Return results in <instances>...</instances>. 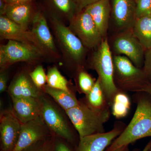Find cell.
<instances>
[{
    "label": "cell",
    "instance_id": "1",
    "mask_svg": "<svg viewBox=\"0 0 151 151\" xmlns=\"http://www.w3.org/2000/svg\"><path fill=\"white\" fill-rule=\"evenodd\" d=\"M49 21L63 65L72 70L74 75L78 70L84 68L89 50L65 23L52 17H49Z\"/></svg>",
    "mask_w": 151,
    "mask_h": 151
},
{
    "label": "cell",
    "instance_id": "2",
    "mask_svg": "<svg viewBox=\"0 0 151 151\" xmlns=\"http://www.w3.org/2000/svg\"><path fill=\"white\" fill-rule=\"evenodd\" d=\"M139 93L137 109L131 122L105 151H113L138 140L151 137V95Z\"/></svg>",
    "mask_w": 151,
    "mask_h": 151
},
{
    "label": "cell",
    "instance_id": "3",
    "mask_svg": "<svg viewBox=\"0 0 151 151\" xmlns=\"http://www.w3.org/2000/svg\"><path fill=\"white\" fill-rule=\"evenodd\" d=\"M79 138L105 132L104 124L110 118L109 108H93L85 99L79 100L78 105L65 111Z\"/></svg>",
    "mask_w": 151,
    "mask_h": 151
},
{
    "label": "cell",
    "instance_id": "4",
    "mask_svg": "<svg viewBox=\"0 0 151 151\" xmlns=\"http://www.w3.org/2000/svg\"><path fill=\"white\" fill-rule=\"evenodd\" d=\"M94 50L88 66L97 72L106 100L111 106L114 96L120 89L114 81L113 56L107 37Z\"/></svg>",
    "mask_w": 151,
    "mask_h": 151
},
{
    "label": "cell",
    "instance_id": "5",
    "mask_svg": "<svg viewBox=\"0 0 151 151\" xmlns=\"http://www.w3.org/2000/svg\"><path fill=\"white\" fill-rule=\"evenodd\" d=\"M41 105L40 116L50 132L57 137L73 144L75 135L72 124L66 112L55 103L47 94L40 97Z\"/></svg>",
    "mask_w": 151,
    "mask_h": 151
},
{
    "label": "cell",
    "instance_id": "6",
    "mask_svg": "<svg viewBox=\"0 0 151 151\" xmlns=\"http://www.w3.org/2000/svg\"><path fill=\"white\" fill-rule=\"evenodd\" d=\"M44 60L46 59L39 50L27 44L9 40L6 44L0 45L1 70L9 69L17 63L36 65Z\"/></svg>",
    "mask_w": 151,
    "mask_h": 151
},
{
    "label": "cell",
    "instance_id": "7",
    "mask_svg": "<svg viewBox=\"0 0 151 151\" xmlns=\"http://www.w3.org/2000/svg\"><path fill=\"white\" fill-rule=\"evenodd\" d=\"M68 27L89 50L97 48L104 39L85 9L76 14Z\"/></svg>",
    "mask_w": 151,
    "mask_h": 151
},
{
    "label": "cell",
    "instance_id": "8",
    "mask_svg": "<svg viewBox=\"0 0 151 151\" xmlns=\"http://www.w3.org/2000/svg\"><path fill=\"white\" fill-rule=\"evenodd\" d=\"M114 81L119 89L129 91L136 85L147 79L142 68L136 66L127 57L113 56Z\"/></svg>",
    "mask_w": 151,
    "mask_h": 151
},
{
    "label": "cell",
    "instance_id": "9",
    "mask_svg": "<svg viewBox=\"0 0 151 151\" xmlns=\"http://www.w3.org/2000/svg\"><path fill=\"white\" fill-rule=\"evenodd\" d=\"M112 46V50L116 55H124L137 67L142 68L145 50L132 29L117 32Z\"/></svg>",
    "mask_w": 151,
    "mask_h": 151
},
{
    "label": "cell",
    "instance_id": "10",
    "mask_svg": "<svg viewBox=\"0 0 151 151\" xmlns=\"http://www.w3.org/2000/svg\"><path fill=\"white\" fill-rule=\"evenodd\" d=\"M31 24V31L40 44L45 59L51 61L61 60V55L57 47L45 14L38 10L34 17Z\"/></svg>",
    "mask_w": 151,
    "mask_h": 151
},
{
    "label": "cell",
    "instance_id": "11",
    "mask_svg": "<svg viewBox=\"0 0 151 151\" xmlns=\"http://www.w3.org/2000/svg\"><path fill=\"white\" fill-rule=\"evenodd\" d=\"M53 134L41 116L22 124L18 139L12 151H23Z\"/></svg>",
    "mask_w": 151,
    "mask_h": 151
},
{
    "label": "cell",
    "instance_id": "12",
    "mask_svg": "<svg viewBox=\"0 0 151 151\" xmlns=\"http://www.w3.org/2000/svg\"><path fill=\"white\" fill-rule=\"evenodd\" d=\"M22 123L12 110L2 111L0 115L1 151H12L18 139Z\"/></svg>",
    "mask_w": 151,
    "mask_h": 151
},
{
    "label": "cell",
    "instance_id": "13",
    "mask_svg": "<svg viewBox=\"0 0 151 151\" xmlns=\"http://www.w3.org/2000/svg\"><path fill=\"white\" fill-rule=\"evenodd\" d=\"M0 39L27 44L36 47L43 54L40 44L31 30L17 24L4 15L0 16Z\"/></svg>",
    "mask_w": 151,
    "mask_h": 151
},
{
    "label": "cell",
    "instance_id": "14",
    "mask_svg": "<svg viewBox=\"0 0 151 151\" xmlns=\"http://www.w3.org/2000/svg\"><path fill=\"white\" fill-rule=\"evenodd\" d=\"M111 14L118 32L132 29L136 21L135 0H112Z\"/></svg>",
    "mask_w": 151,
    "mask_h": 151
},
{
    "label": "cell",
    "instance_id": "15",
    "mask_svg": "<svg viewBox=\"0 0 151 151\" xmlns=\"http://www.w3.org/2000/svg\"><path fill=\"white\" fill-rule=\"evenodd\" d=\"M124 124H115L111 131L79 138L75 151H105L125 129Z\"/></svg>",
    "mask_w": 151,
    "mask_h": 151
},
{
    "label": "cell",
    "instance_id": "16",
    "mask_svg": "<svg viewBox=\"0 0 151 151\" xmlns=\"http://www.w3.org/2000/svg\"><path fill=\"white\" fill-rule=\"evenodd\" d=\"M30 70L24 69L16 74L9 85L7 91L11 97H33L39 98L44 94L37 88L30 76Z\"/></svg>",
    "mask_w": 151,
    "mask_h": 151
},
{
    "label": "cell",
    "instance_id": "17",
    "mask_svg": "<svg viewBox=\"0 0 151 151\" xmlns=\"http://www.w3.org/2000/svg\"><path fill=\"white\" fill-rule=\"evenodd\" d=\"M14 115L22 124L34 120L40 116L39 98L33 97H11Z\"/></svg>",
    "mask_w": 151,
    "mask_h": 151
},
{
    "label": "cell",
    "instance_id": "18",
    "mask_svg": "<svg viewBox=\"0 0 151 151\" xmlns=\"http://www.w3.org/2000/svg\"><path fill=\"white\" fill-rule=\"evenodd\" d=\"M37 11L35 1L8 4L4 16L17 24L29 29Z\"/></svg>",
    "mask_w": 151,
    "mask_h": 151
},
{
    "label": "cell",
    "instance_id": "19",
    "mask_svg": "<svg viewBox=\"0 0 151 151\" xmlns=\"http://www.w3.org/2000/svg\"><path fill=\"white\" fill-rule=\"evenodd\" d=\"M84 9L91 16L103 37H107L111 14L110 0H100Z\"/></svg>",
    "mask_w": 151,
    "mask_h": 151
},
{
    "label": "cell",
    "instance_id": "20",
    "mask_svg": "<svg viewBox=\"0 0 151 151\" xmlns=\"http://www.w3.org/2000/svg\"><path fill=\"white\" fill-rule=\"evenodd\" d=\"M50 17L55 18L65 24L76 14L73 0H45Z\"/></svg>",
    "mask_w": 151,
    "mask_h": 151
},
{
    "label": "cell",
    "instance_id": "21",
    "mask_svg": "<svg viewBox=\"0 0 151 151\" xmlns=\"http://www.w3.org/2000/svg\"><path fill=\"white\" fill-rule=\"evenodd\" d=\"M43 91L65 111L77 106L79 103L72 92L55 89L47 84L43 87Z\"/></svg>",
    "mask_w": 151,
    "mask_h": 151
},
{
    "label": "cell",
    "instance_id": "22",
    "mask_svg": "<svg viewBox=\"0 0 151 151\" xmlns=\"http://www.w3.org/2000/svg\"><path fill=\"white\" fill-rule=\"evenodd\" d=\"M132 29L145 50L151 48V14L136 19Z\"/></svg>",
    "mask_w": 151,
    "mask_h": 151
},
{
    "label": "cell",
    "instance_id": "23",
    "mask_svg": "<svg viewBox=\"0 0 151 151\" xmlns=\"http://www.w3.org/2000/svg\"><path fill=\"white\" fill-rule=\"evenodd\" d=\"M131 105L129 97L125 91L120 89L114 96L111 104L112 114L117 119L124 118L129 113Z\"/></svg>",
    "mask_w": 151,
    "mask_h": 151
},
{
    "label": "cell",
    "instance_id": "24",
    "mask_svg": "<svg viewBox=\"0 0 151 151\" xmlns=\"http://www.w3.org/2000/svg\"><path fill=\"white\" fill-rule=\"evenodd\" d=\"M85 100L91 107L97 109L109 108L105 93L98 78L91 91L86 95Z\"/></svg>",
    "mask_w": 151,
    "mask_h": 151
},
{
    "label": "cell",
    "instance_id": "25",
    "mask_svg": "<svg viewBox=\"0 0 151 151\" xmlns=\"http://www.w3.org/2000/svg\"><path fill=\"white\" fill-rule=\"evenodd\" d=\"M47 85L55 89L72 92L69 83L66 78L60 72L56 66L50 67L47 73Z\"/></svg>",
    "mask_w": 151,
    "mask_h": 151
},
{
    "label": "cell",
    "instance_id": "26",
    "mask_svg": "<svg viewBox=\"0 0 151 151\" xmlns=\"http://www.w3.org/2000/svg\"><path fill=\"white\" fill-rule=\"evenodd\" d=\"M74 77L78 92L85 95L91 91L96 81L84 68L78 70L74 74Z\"/></svg>",
    "mask_w": 151,
    "mask_h": 151
},
{
    "label": "cell",
    "instance_id": "27",
    "mask_svg": "<svg viewBox=\"0 0 151 151\" xmlns=\"http://www.w3.org/2000/svg\"><path fill=\"white\" fill-rule=\"evenodd\" d=\"M29 75L37 88L43 90V87L47 84V74L42 65L38 64L33 70L30 71Z\"/></svg>",
    "mask_w": 151,
    "mask_h": 151
},
{
    "label": "cell",
    "instance_id": "28",
    "mask_svg": "<svg viewBox=\"0 0 151 151\" xmlns=\"http://www.w3.org/2000/svg\"><path fill=\"white\" fill-rule=\"evenodd\" d=\"M55 137L53 134L23 151H53Z\"/></svg>",
    "mask_w": 151,
    "mask_h": 151
},
{
    "label": "cell",
    "instance_id": "29",
    "mask_svg": "<svg viewBox=\"0 0 151 151\" xmlns=\"http://www.w3.org/2000/svg\"><path fill=\"white\" fill-rule=\"evenodd\" d=\"M137 19L151 14V0H135Z\"/></svg>",
    "mask_w": 151,
    "mask_h": 151
},
{
    "label": "cell",
    "instance_id": "30",
    "mask_svg": "<svg viewBox=\"0 0 151 151\" xmlns=\"http://www.w3.org/2000/svg\"><path fill=\"white\" fill-rule=\"evenodd\" d=\"M147 80L151 82V48L145 50L142 68Z\"/></svg>",
    "mask_w": 151,
    "mask_h": 151
},
{
    "label": "cell",
    "instance_id": "31",
    "mask_svg": "<svg viewBox=\"0 0 151 151\" xmlns=\"http://www.w3.org/2000/svg\"><path fill=\"white\" fill-rule=\"evenodd\" d=\"M130 92H144L151 95V82L146 79L133 87Z\"/></svg>",
    "mask_w": 151,
    "mask_h": 151
},
{
    "label": "cell",
    "instance_id": "32",
    "mask_svg": "<svg viewBox=\"0 0 151 151\" xmlns=\"http://www.w3.org/2000/svg\"><path fill=\"white\" fill-rule=\"evenodd\" d=\"M65 140L55 137L53 151H73Z\"/></svg>",
    "mask_w": 151,
    "mask_h": 151
},
{
    "label": "cell",
    "instance_id": "33",
    "mask_svg": "<svg viewBox=\"0 0 151 151\" xmlns=\"http://www.w3.org/2000/svg\"><path fill=\"white\" fill-rule=\"evenodd\" d=\"M9 69L1 70L0 72V92L2 93L8 89L7 83L9 79Z\"/></svg>",
    "mask_w": 151,
    "mask_h": 151
},
{
    "label": "cell",
    "instance_id": "34",
    "mask_svg": "<svg viewBox=\"0 0 151 151\" xmlns=\"http://www.w3.org/2000/svg\"><path fill=\"white\" fill-rule=\"evenodd\" d=\"M73 1L75 4L76 14H77L83 10L88 6L100 0H73Z\"/></svg>",
    "mask_w": 151,
    "mask_h": 151
},
{
    "label": "cell",
    "instance_id": "35",
    "mask_svg": "<svg viewBox=\"0 0 151 151\" xmlns=\"http://www.w3.org/2000/svg\"><path fill=\"white\" fill-rule=\"evenodd\" d=\"M7 4L5 0H0V16L4 15Z\"/></svg>",
    "mask_w": 151,
    "mask_h": 151
},
{
    "label": "cell",
    "instance_id": "36",
    "mask_svg": "<svg viewBox=\"0 0 151 151\" xmlns=\"http://www.w3.org/2000/svg\"><path fill=\"white\" fill-rule=\"evenodd\" d=\"M8 4H18V3L27 2L35 1V0H5Z\"/></svg>",
    "mask_w": 151,
    "mask_h": 151
},
{
    "label": "cell",
    "instance_id": "37",
    "mask_svg": "<svg viewBox=\"0 0 151 151\" xmlns=\"http://www.w3.org/2000/svg\"><path fill=\"white\" fill-rule=\"evenodd\" d=\"M151 148V140L147 144L145 147H144L143 150L141 151H149Z\"/></svg>",
    "mask_w": 151,
    "mask_h": 151
},
{
    "label": "cell",
    "instance_id": "38",
    "mask_svg": "<svg viewBox=\"0 0 151 151\" xmlns=\"http://www.w3.org/2000/svg\"><path fill=\"white\" fill-rule=\"evenodd\" d=\"M113 151H129V146H124Z\"/></svg>",
    "mask_w": 151,
    "mask_h": 151
},
{
    "label": "cell",
    "instance_id": "39",
    "mask_svg": "<svg viewBox=\"0 0 151 151\" xmlns=\"http://www.w3.org/2000/svg\"><path fill=\"white\" fill-rule=\"evenodd\" d=\"M149 151H151V148L150 149V150H149Z\"/></svg>",
    "mask_w": 151,
    "mask_h": 151
}]
</instances>
